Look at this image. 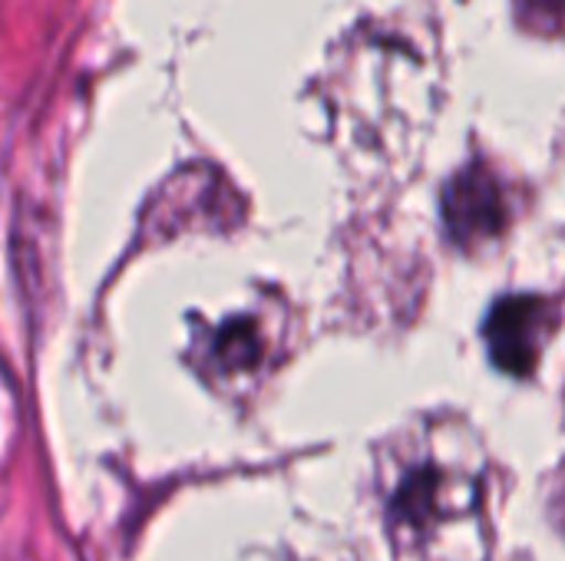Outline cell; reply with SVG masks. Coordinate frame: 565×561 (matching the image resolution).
<instances>
[{
	"label": "cell",
	"mask_w": 565,
	"mask_h": 561,
	"mask_svg": "<svg viewBox=\"0 0 565 561\" xmlns=\"http://www.w3.org/2000/svg\"><path fill=\"white\" fill-rule=\"evenodd\" d=\"M483 506V486L467 470L420 460L391 493L387 522L407 546H424L440 532L467 526Z\"/></svg>",
	"instance_id": "1"
},
{
	"label": "cell",
	"mask_w": 565,
	"mask_h": 561,
	"mask_svg": "<svg viewBox=\"0 0 565 561\" xmlns=\"http://www.w3.org/2000/svg\"><path fill=\"white\" fill-rule=\"evenodd\" d=\"M556 327H559L556 301L540 294H510L493 304L483 324V337L500 370L513 377H530L536 374Z\"/></svg>",
	"instance_id": "2"
},
{
	"label": "cell",
	"mask_w": 565,
	"mask_h": 561,
	"mask_svg": "<svg viewBox=\"0 0 565 561\" xmlns=\"http://www.w3.org/2000/svg\"><path fill=\"white\" fill-rule=\"evenodd\" d=\"M510 205L500 179L487 165H467L444 188V225L460 248H477L503 235Z\"/></svg>",
	"instance_id": "3"
},
{
	"label": "cell",
	"mask_w": 565,
	"mask_h": 561,
	"mask_svg": "<svg viewBox=\"0 0 565 561\" xmlns=\"http://www.w3.org/2000/svg\"><path fill=\"white\" fill-rule=\"evenodd\" d=\"M271 357V334L255 314H235L222 321L199 347V367L222 380L252 377Z\"/></svg>",
	"instance_id": "4"
},
{
	"label": "cell",
	"mask_w": 565,
	"mask_h": 561,
	"mask_svg": "<svg viewBox=\"0 0 565 561\" xmlns=\"http://www.w3.org/2000/svg\"><path fill=\"white\" fill-rule=\"evenodd\" d=\"M520 10V23L540 33H559V10L563 0H516Z\"/></svg>",
	"instance_id": "5"
}]
</instances>
